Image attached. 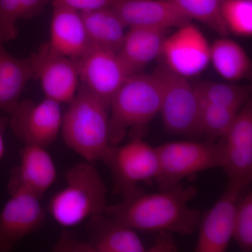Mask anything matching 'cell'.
<instances>
[{"label": "cell", "instance_id": "1", "mask_svg": "<svg viewBox=\"0 0 252 252\" xmlns=\"http://www.w3.org/2000/svg\"><path fill=\"white\" fill-rule=\"evenodd\" d=\"M198 194L196 187L181 184L159 193L140 191L107 205L104 213L135 230L190 235L201 221L200 212L189 205Z\"/></svg>", "mask_w": 252, "mask_h": 252}, {"label": "cell", "instance_id": "2", "mask_svg": "<svg viewBox=\"0 0 252 252\" xmlns=\"http://www.w3.org/2000/svg\"><path fill=\"white\" fill-rule=\"evenodd\" d=\"M63 140L86 161L102 160L111 147L109 104L79 85L63 113Z\"/></svg>", "mask_w": 252, "mask_h": 252}, {"label": "cell", "instance_id": "3", "mask_svg": "<svg viewBox=\"0 0 252 252\" xmlns=\"http://www.w3.org/2000/svg\"><path fill=\"white\" fill-rule=\"evenodd\" d=\"M161 88L157 77L140 73L132 74L109 102V140L120 144L127 132L143 137L149 123L160 113Z\"/></svg>", "mask_w": 252, "mask_h": 252}, {"label": "cell", "instance_id": "4", "mask_svg": "<svg viewBox=\"0 0 252 252\" xmlns=\"http://www.w3.org/2000/svg\"><path fill=\"white\" fill-rule=\"evenodd\" d=\"M65 187L50 200L49 212L59 224L72 228L102 215L107 207V189L93 162L76 164L65 173Z\"/></svg>", "mask_w": 252, "mask_h": 252}, {"label": "cell", "instance_id": "5", "mask_svg": "<svg viewBox=\"0 0 252 252\" xmlns=\"http://www.w3.org/2000/svg\"><path fill=\"white\" fill-rule=\"evenodd\" d=\"M156 149L159 170L155 181L160 190L174 188L194 174L221 167L220 142L177 141L167 142Z\"/></svg>", "mask_w": 252, "mask_h": 252}, {"label": "cell", "instance_id": "6", "mask_svg": "<svg viewBox=\"0 0 252 252\" xmlns=\"http://www.w3.org/2000/svg\"><path fill=\"white\" fill-rule=\"evenodd\" d=\"M102 161L112 173L114 191L123 199L140 193L139 184L155 180L158 174L157 149L144 142L142 136H132L123 145H111Z\"/></svg>", "mask_w": 252, "mask_h": 252}, {"label": "cell", "instance_id": "7", "mask_svg": "<svg viewBox=\"0 0 252 252\" xmlns=\"http://www.w3.org/2000/svg\"><path fill=\"white\" fill-rule=\"evenodd\" d=\"M153 74L161 88L160 113L167 132L176 135L198 136L200 100L193 86L165 63Z\"/></svg>", "mask_w": 252, "mask_h": 252}, {"label": "cell", "instance_id": "8", "mask_svg": "<svg viewBox=\"0 0 252 252\" xmlns=\"http://www.w3.org/2000/svg\"><path fill=\"white\" fill-rule=\"evenodd\" d=\"M10 198L0 213V252L12 251L28 235L40 230L46 220L41 199L18 184L8 183Z\"/></svg>", "mask_w": 252, "mask_h": 252}, {"label": "cell", "instance_id": "9", "mask_svg": "<svg viewBox=\"0 0 252 252\" xmlns=\"http://www.w3.org/2000/svg\"><path fill=\"white\" fill-rule=\"evenodd\" d=\"M28 59L34 80L40 82L45 97L61 104H69L80 85L76 60L56 52L48 41Z\"/></svg>", "mask_w": 252, "mask_h": 252}, {"label": "cell", "instance_id": "10", "mask_svg": "<svg viewBox=\"0 0 252 252\" xmlns=\"http://www.w3.org/2000/svg\"><path fill=\"white\" fill-rule=\"evenodd\" d=\"M9 115L13 133L25 144L47 148L61 130V104L46 97L37 102L28 99L19 101Z\"/></svg>", "mask_w": 252, "mask_h": 252}, {"label": "cell", "instance_id": "11", "mask_svg": "<svg viewBox=\"0 0 252 252\" xmlns=\"http://www.w3.org/2000/svg\"><path fill=\"white\" fill-rule=\"evenodd\" d=\"M80 84L109 104L111 99L130 74L119 54L90 46L76 59Z\"/></svg>", "mask_w": 252, "mask_h": 252}, {"label": "cell", "instance_id": "12", "mask_svg": "<svg viewBox=\"0 0 252 252\" xmlns=\"http://www.w3.org/2000/svg\"><path fill=\"white\" fill-rule=\"evenodd\" d=\"M220 142L221 167L229 182L244 189L252 180V103L250 99L239 111Z\"/></svg>", "mask_w": 252, "mask_h": 252}, {"label": "cell", "instance_id": "13", "mask_svg": "<svg viewBox=\"0 0 252 252\" xmlns=\"http://www.w3.org/2000/svg\"><path fill=\"white\" fill-rule=\"evenodd\" d=\"M210 45L203 32L191 22L178 28L162 44L164 63L186 78L194 77L210 63Z\"/></svg>", "mask_w": 252, "mask_h": 252}, {"label": "cell", "instance_id": "14", "mask_svg": "<svg viewBox=\"0 0 252 252\" xmlns=\"http://www.w3.org/2000/svg\"><path fill=\"white\" fill-rule=\"evenodd\" d=\"M243 189L229 182L220 199L200 221L195 252L226 251L233 239L235 211Z\"/></svg>", "mask_w": 252, "mask_h": 252}, {"label": "cell", "instance_id": "15", "mask_svg": "<svg viewBox=\"0 0 252 252\" xmlns=\"http://www.w3.org/2000/svg\"><path fill=\"white\" fill-rule=\"evenodd\" d=\"M111 7L126 27L170 30L191 19L166 0H117Z\"/></svg>", "mask_w": 252, "mask_h": 252}, {"label": "cell", "instance_id": "16", "mask_svg": "<svg viewBox=\"0 0 252 252\" xmlns=\"http://www.w3.org/2000/svg\"><path fill=\"white\" fill-rule=\"evenodd\" d=\"M19 154L20 165L11 172L9 182L22 186L41 200L57 177L54 159L46 147L35 144H25Z\"/></svg>", "mask_w": 252, "mask_h": 252}, {"label": "cell", "instance_id": "17", "mask_svg": "<svg viewBox=\"0 0 252 252\" xmlns=\"http://www.w3.org/2000/svg\"><path fill=\"white\" fill-rule=\"evenodd\" d=\"M49 45L56 52L72 59L83 56L91 46L80 11L52 5Z\"/></svg>", "mask_w": 252, "mask_h": 252}, {"label": "cell", "instance_id": "18", "mask_svg": "<svg viewBox=\"0 0 252 252\" xmlns=\"http://www.w3.org/2000/svg\"><path fill=\"white\" fill-rule=\"evenodd\" d=\"M87 230L94 252H147L136 230L105 213L89 219Z\"/></svg>", "mask_w": 252, "mask_h": 252}, {"label": "cell", "instance_id": "19", "mask_svg": "<svg viewBox=\"0 0 252 252\" xmlns=\"http://www.w3.org/2000/svg\"><path fill=\"white\" fill-rule=\"evenodd\" d=\"M168 30L130 28L119 54L131 74L140 73L142 68L161 54L162 44Z\"/></svg>", "mask_w": 252, "mask_h": 252}, {"label": "cell", "instance_id": "20", "mask_svg": "<svg viewBox=\"0 0 252 252\" xmlns=\"http://www.w3.org/2000/svg\"><path fill=\"white\" fill-rule=\"evenodd\" d=\"M0 41V112L9 114L17 105L26 86L34 79L29 59L9 54Z\"/></svg>", "mask_w": 252, "mask_h": 252}, {"label": "cell", "instance_id": "21", "mask_svg": "<svg viewBox=\"0 0 252 252\" xmlns=\"http://www.w3.org/2000/svg\"><path fill=\"white\" fill-rule=\"evenodd\" d=\"M92 46L119 53L127 28L111 6L81 12Z\"/></svg>", "mask_w": 252, "mask_h": 252}, {"label": "cell", "instance_id": "22", "mask_svg": "<svg viewBox=\"0 0 252 252\" xmlns=\"http://www.w3.org/2000/svg\"><path fill=\"white\" fill-rule=\"evenodd\" d=\"M210 63L224 79L238 81L250 74L251 62L246 51L238 43L221 38L210 46Z\"/></svg>", "mask_w": 252, "mask_h": 252}, {"label": "cell", "instance_id": "23", "mask_svg": "<svg viewBox=\"0 0 252 252\" xmlns=\"http://www.w3.org/2000/svg\"><path fill=\"white\" fill-rule=\"evenodd\" d=\"M47 0H0V41L9 42L17 37V23L40 14Z\"/></svg>", "mask_w": 252, "mask_h": 252}, {"label": "cell", "instance_id": "24", "mask_svg": "<svg viewBox=\"0 0 252 252\" xmlns=\"http://www.w3.org/2000/svg\"><path fill=\"white\" fill-rule=\"evenodd\" d=\"M199 99L205 103L240 110L250 99V86L200 81L193 86Z\"/></svg>", "mask_w": 252, "mask_h": 252}, {"label": "cell", "instance_id": "25", "mask_svg": "<svg viewBox=\"0 0 252 252\" xmlns=\"http://www.w3.org/2000/svg\"><path fill=\"white\" fill-rule=\"evenodd\" d=\"M239 111L200 101L198 136H203L207 142H216L229 130Z\"/></svg>", "mask_w": 252, "mask_h": 252}, {"label": "cell", "instance_id": "26", "mask_svg": "<svg viewBox=\"0 0 252 252\" xmlns=\"http://www.w3.org/2000/svg\"><path fill=\"white\" fill-rule=\"evenodd\" d=\"M175 5L190 19L205 23L221 36L228 34L220 14L222 0H166Z\"/></svg>", "mask_w": 252, "mask_h": 252}, {"label": "cell", "instance_id": "27", "mask_svg": "<svg viewBox=\"0 0 252 252\" xmlns=\"http://www.w3.org/2000/svg\"><path fill=\"white\" fill-rule=\"evenodd\" d=\"M220 14L228 31L238 36H252V0H222Z\"/></svg>", "mask_w": 252, "mask_h": 252}, {"label": "cell", "instance_id": "28", "mask_svg": "<svg viewBox=\"0 0 252 252\" xmlns=\"http://www.w3.org/2000/svg\"><path fill=\"white\" fill-rule=\"evenodd\" d=\"M233 239L241 251H252V193L239 199L233 224Z\"/></svg>", "mask_w": 252, "mask_h": 252}, {"label": "cell", "instance_id": "29", "mask_svg": "<svg viewBox=\"0 0 252 252\" xmlns=\"http://www.w3.org/2000/svg\"><path fill=\"white\" fill-rule=\"evenodd\" d=\"M53 251L58 252H94L89 241L74 238L67 230L63 232Z\"/></svg>", "mask_w": 252, "mask_h": 252}, {"label": "cell", "instance_id": "30", "mask_svg": "<svg viewBox=\"0 0 252 252\" xmlns=\"http://www.w3.org/2000/svg\"><path fill=\"white\" fill-rule=\"evenodd\" d=\"M49 4L62 5L80 12L112 6L117 0H47Z\"/></svg>", "mask_w": 252, "mask_h": 252}, {"label": "cell", "instance_id": "31", "mask_svg": "<svg viewBox=\"0 0 252 252\" xmlns=\"http://www.w3.org/2000/svg\"><path fill=\"white\" fill-rule=\"evenodd\" d=\"M177 250V244L170 233L167 232H157L153 245L147 249V252H173Z\"/></svg>", "mask_w": 252, "mask_h": 252}, {"label": "cell", "instance_id": "32", "mask_svg": "<svg viewBox=\"0 0 252 252\" xmlns=\"http://www.w3.org/2000/svg\"><path fill=\"white\" fill-rule=\"evenodd\" d=\"M8 121L0 114V160L4 157L6 146H5V130Z\"/></svg>", "mask_w": 252, "mask_h": 252}]
</instances>
